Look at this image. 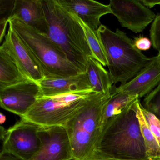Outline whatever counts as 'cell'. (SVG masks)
<instances>
[{"mask_svg":"<svg viewBox=\"0 0 160 160\" xmlns=\"http://www.w3.org/2000/svg\"><path fill=\"white\" fill-rule=\"evenodd\" d=\"M140 103L136 99L108 122L95 149L121 160H149L137 117Z\"/></svg>","mask_w":160,"mask_h":160,"instance_id":"cell-1","label":"cell"},{"mask_svg":"<svg viewBox=\"0 0 160 160\" xmlns=\"http://www.w3.org/2000/svg\"><path fill=\"white\" fill-rule=\"evenodd\" d=\"M41 1L48 25V36L80 73H86L88 59L93 57L83 28L74 15L56 0Z\"/></svg>","mask_w":160,"mask_h":160,"instance_id":"cell-2","label":"cell"},{"mask_svg":"<svg viewBox=\"0 0 160 160\" xmlns=\"http://www.w3.org/2000/svg\"><path fill=\"white\" fill-rule=\"evenodd\" d=\"M113 83L126 84L152 60L138 49L133 41L119 29L115 32L101 25L97 31Z\"/></svg>","mask_w":160,"mask_h":160,"instance_id":"cell-3","label":"cell"},{"mask_svg":"<svg viewBox=\"0 0 160 160\" xmlns=\"http://www.w3.org/2000/svg\"><path fill=\"white\" fill-rule=\"evenodd\" d=\"M9 24L42 69L45 78H61L80 74L48 35L38 32L18 18L10 19Z\"/></svg>","mask_w":160,"mask_h":160,"instance_id":"cell-4","label":"cell"},{"mask_svg":"<svg viewBox=\"0 0 160 160\" xmlns=\"http://www.w3.org/2000/svg\"><path fill=\"white\" fill-rule=\"evenodd\" d=\"M111 97L93 92L64 126L70 138L73 160H85L96 148L104 108Z\"/></svg>","mask_w":160,"mask_h":160,"instance_id":"cell-5","label":"cell"},{"mask_svg":"<svg viewBox=\"0 0 160 160\" xmlns=\"http://www.w3.org/2000/svg\"><path fill=\"white\" fill-rule=\"evenodd\" d=\"M94 92L90 90L39 98L21 118L43 127L65 126Z\"/></svg>","mask_w":160,"mask_h":160,"instance_id":"cell-6","label":"cell"},{"mask_svg":"<svg viewBox=\"0 0 160 160\" xmlns=\"http://www.w3.org/2000/svg\"><path fill=\"white\" fill-rule=\"evenodd\" d=\"M41 126L24 118L7 130L1 127L2 151L23 160H30L42 147L39 135Z\"/></svg>","mask_w":160,"mask_h":160,"instance_id":"cell-7","label":"cell"},{"mask_svg":"<svg viewBox=\"0 0 160 160\" xmlns=\"http://www.w3.org/2000/svg\"><path fill=\"white\" fill-rule=\"evenodd\" d=\"M42 147L30 160H73L70 138L63 126H41Z\"/></svg>","mask_w":160,"mask_h":160,"instance_id":"cell-8","label":"cell"},{"mask_svg":"<svg viewBox=\"0 0 160 160\" xmlns=\"http://www.w3.org/2000/svg\"><path fill=\"white\" fill-rule=\"evenodd\" d=\"M40 95L39 83L29 80L0 90V105L22 118L35 103Z\"/></svg>","mask_w":160,"mask_h":160,"instance_id":"cell-9","label":"cell"},{"mask_svg":"<svg viewBox=\"0 0 160 160\" xmlns=\"http://www.w3.org/2000/svg\"><path fill=\"white\" fill-rule=\"evenodd\" d=\"M108 5L122 27L135 33L143 32L156 16L139 0H111Z\"/></svg>","mask_w":160,"mask_h":160,"instance_id":"cell-10","label":"cell"},{"mask_svg":"<svg viewBox=\"0 0 160 160\" xmlns=\"http://www.w3.org/2000/svg\"><path fill=\"white\" fill-rule=\"evenodd\" d=\"M160 83V64L157 56L129 82L118 88L112 87L111 95L120 92L131 93L140 98L148 94Z\"/></svg>","mask_w":160,"mask_h":160,"instance_id":"cell-11","label":"cell"},{"mask_svg":"<svg viewBox=\"0 0 160 160\" xmlns=\"http://www.w3.org/2000/svg\"><path fill=\"white\" fill-rule=\"evenodd\" d=\"M0 48L15 59L30 79L39 83L45 78L42 69L10 26Z\"/></svg>","mask_w":160,"mask_h":160,"instance_id":"cell-12","label":"cell"},{"mask_svg":"<svg viewBox=\"0 0 160 160\" xmlns=\"http://www.w3.org/2000/svg\"><path fill=\"white\" fill-rule=\"evenodd\" d=\"M63 8L79 18L93 31L97 32L103 16L111 14L109 5L93 0H56Z\"/></svg>","mask_w":160,"mask_h":160,"instance_id":"cell-13","label":"cell"},{"mask_svg":"<svg viewBox=\"0 0 160 160\" xmlns=\"http://www.w3.org/2000/svg\"><path fill=\"white\" fill-rule=\"evenodd\" d=\"M38 83L40 86L39 98L92 90L86 73L69 77L44 78Z\"/></svg>","mask_w":160,"mask_h":160,"instance_id":"cell-14","label":"cell"},{"mask_svg":"<svg viewBox=\"0 0 160 160\" xmlns=\"http://www.w3.org/2000/svg\"><path fill=\"white\" fill-rule=\"evenodd\" d=\"M13 18L20 19L40 33L48 35V25L41 0H15L9 20Z\"/></svg>","mask_w":160,"mask_h":160,"instance_id":"cell-15","label":"cell"},{"mask_svg":"<svg viewBox=\"0 0 160 160\" xmlns=\"http://www.w3.org/2000/svg\"><path fill=\"white\" fill-rule=\"evenodd\" d=\"M29 80L15 59L0 48V90Z\"/></svg>","mask_w":160,"mask_h":160,"instance_id":"cell-16","label":"cell"},{"mask_svg":"<svg viewBox=\"0 0 160 160\" xmlns=\"http://www.w3.org/2000/svg\"><path fill=\"white\" fill-rule=\"evenodd\" d=\"M86 73L93 92L103 95H111L114 83L110 73L92 57L88 59Z\"/></svg>","mask_w":160,"mask_h":160,"instance_id":"cell-17","label":"cell"},{"mask_svg":"<svg viewBox=\"0 0 160 160\" xmlns=\"http://www.w3.org/2000/svg\"><path fill=\"white\" fill-rule=\"evenodd\" d=\"M137 99H139L137 95L124 92L111 95V98L106 104L103 111L101 119V134L106 124L110 119L120 113L125 108Z\"/></svg>","mask_w":160,"mask_h":160,"instance_id":"cell-18","label":"cell"},{"mask_svg":"<svg viewBox=\"0 0 160 160\" xmlns=\"http://www.w3.org/2000/svg\"><path fill=\"white\" fill-rule=\"evenodd\" d=\"M141 103L138 105L137 117L146 146V154L149 160H160V148L157 139L149 127L142 111Z\"/></svg>","mask_w":160,"mask_h":160,"instance_id":"cell-19","label":"cell"},{"mask_svg":"<svg viewBox=\"0 0 160 160\" xmlns=\"http://www.w3.org/2000/svg\"><path fill=\"white\" fill-rule=\"evenodd\" d=\"M72 14L84 30L89 46L92 52L93 58L99 62L103 66H107L108 61L102 45L99 40L97 32L92 30L79 18L78 17L74 14Z\"/></svg>","mask_w":160,"mask_h":160,"instance_id":"cell-20","label":"cell"},{"mask_svg":"<svg viewBox=\"0 0 160 160\" xmlns=\"http://www.w3.org/2000/svg\"><path fill=\"white\" fill-rule=\"evenodd\" d=\"M142 105L144 109L153 114L160 121V83L146 95Z\"/></svg>","mask_w":160,"mask_h":160,"instance_id":"cell-21","label":"cell"},{"mask_svg":"<svg viewBox=\"0 0 160 160\" xmlns=\"http://www.w3.org/2000/svg\"><path fill=\"white\" fill-rule=\"evenodd\" d=\"M142 111L149 127L157 139L160 148V121L153 114L142 107Z\"/></svg>","mask_w":160,"mask_h":160,"instance_id":"cell-22","label":"cell"},{"mask_svg":"<svg viewBox=\"0 0 160 160\" xmlns=\"http://www.w3.org/2000/svg\"><path fill=\"white\" fill-rule=\"evenodd\" d=\"M150 37L154 49L160 52V15L156 16L150 30Z\"/></svg>","mask_w":160,"mask_h":160,"instance_id":"cell-23","label":"cell"},{"mask_svg":"<svg viewBox=\"0 0 160 160\" xmlns=\"http://www.w3.org/2000/svg\"><path fill=\"white\" fill-rule=\"evenodd\" d=\"M15 2V0H0V22L7 21L9 22Z\"/></svg>","mask_w":160,"mask_h":160,"instance_id":"cell-24","label":"cell"},{"mask_svg":"<svg viewBox=\"0 0 160 160\" xmlns=\"http://www.w3.org/2000/svg\"><path fill=\"white\" fill-rule=\"evenodd\" d=\"M135 47L140 51H146L150 48L152 45L151 41L148 38L139 36L135 38L133 41Z\"/></svg>","mask_w":160,"mask_h":160,"instance_id":"cell-25","label":"cell"},{"mask_svg":"<svg viewBox=\"0 0 160 160\" xmlns=\"http://www.w3.org/2000/svg\"><path fill=\"white\" fill-rule=\"evenodd\" d=\"M84 160H124L118 158H114L108 156L101 152L97 150H94V151L89 155Z\"/></svg>","mask_w":160,"mask_h":160,"instance_id":"cell-26","label":"cell"},{"mask_svg":"<svg viewBox=\"0 0 160 160\" xmlns=\"http://www.w3.org/2000/svg\"><path fill=\"white\" fill-rule=\"evenodd\" d=\"M147 8H151L156 5H160V0H139Z\"/></svg>","mask_w":160,"mask_h":160,"instance_id":"cell-27","label":"cell"},{"mask_svg":"<svg viewBox=\"0 0 160 160\" xmlns=\"http://www.w3.org/2000/svg\"><path fill=\"white\" fill-rule=\"evenodd\" d=\"M9 22L7 21L0 22V42L2 43L5 37L6 28Z\"/></svg>","mask_w":160,"mask_h":160,"instance_id":"cell-28","label":"cell"},{"mask_svg":"<svg viewBox=\"0 0 160 160\" xmlns=\"http://www.w3.org/2000/svg\"><path fill=\"white\" fill-rule=\"evenodd\" d=\"M0 160H23L7 152L2 151L0 154Z\"/></svg>","mask_w":160,"mask_h":160,"instance_id":"cell-29","label":"cell"},{"mask_svg":"<svg viewBox=\"0 0 160 160\" xmlns=\"http://www.w3.org/2000/svg\"><path fill=\"white\" fill-rule=\"evenodd\" d=\"M6 117L2 114V113H1L0 114V122L1 124L4 123L6 121Z\"/></svg>","mask_w":160,"mask_h":160,"instance_id":"cell-30","label":"cell"},{"mask_svg":"<svg viewBox=\"0 0 160 160\" xmlns=\"http://www.w3.org/2000/svg\"><path fill=\"white\" fill-rule=\"evenodd\" d=\"M157 58H158V60H159V62H160V52H159L158 53V55L157 56Z\"/></svg>","mask_w":160,"mask_h":160,"instance_id":"cell-31","label":"cell"}]
</instances>
